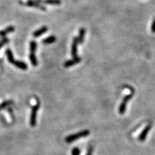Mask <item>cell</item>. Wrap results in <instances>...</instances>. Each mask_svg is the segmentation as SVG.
Segmentation results:
<instances>
[{"mask_svg":"<svg viewBox=\"0 0 155 155\" xmlns=\"http://www.w3.org/2000/svg\"><path fill=\"white\" fill-rule=\"evenodd\" d=\"M37 49V43L35 41H32L30 44L31 52H36Z\"/></svg>","mask_w":155,"mask_h":155,"instance_id":"15","label":"cell"},{"mask_svg":"<svg viewBox=\"0 0 155 155\" xmlns=\"http://www.w3.org/2000/svg\"><path fill=\"white\" fill-rule=\"evenodd\" d=\"M25 5H26V6H28V7H33L38 8V9H41V10H44V11H45V10H46V8L43 6V5H40L39 3L36 2L35 1H31V0H29V1L25 3Z\"/></svg>","mask_w":155,"mask_h":155,"instance_id":"6","label":"cell"},{"mask_svg":"<svg viewBox=\"0 0 155 155\" xmlns=\"http://www.w3.org/2000/svg\"><path fill=\"white\" fill-rule=\"evenodd\" d=\"M10 103V101H5V102L1 104V105H0V109L5 108L7 105H9Z\"/></svg>","mask_w":155,"mask_h":155,"instance_id":"18","label":"cell"},{"mask_svg":"<svg viewBox=\"0 0 155 155\" xmlns=\"http://www.w3.org/2000/svg\"><path fill=\"white\" fill-rule=\"evenodd\" d=\"M72 155H80V150L79 148H74L73 149V150L71 151Z\"/></svg>","mask_w":155,"mask_h":155,"instance_id":"16","label":"cell"},{"mask_svg":"<svg viewBox=\"0 0 155 155\" xmlns=\"http://www.w3.org/2000/svg\"><path fill=\"white\" fill-rule=\"evenodd\" d=\"M85 33H86V31L84 28H82L80 30V33H79V36H78V41L79 44H82L83 42L84 41V38H85Z\"/></svg>","mask_w":155,"mask_h":155,"instance_id":"11","label":"cell"},{"mask_svg":"<svg viewBox=\"0 0 155 155\" xmlns=\"http://www.w3.org/2000/svg\"><path fill=\"white\" fill-rule=\"evenodd\" d=\"M151 31L153 33H155V18L153 19V23H152L151 25Z\"/></svg>","mask_w":155,"mask_h":155,"instance_id":"20","label":"cell"},{"mask_svg":"<svg viewBox=\"0 0 155 155\" xmlns=\"http://www.w3.org/2000/svg\"><path fill=\"white\" fill-rule=\"evenodd\" d=\"M44 2L45 3L48 5H58L61 3V0H44Z\"/></svg>","mask_w":155,"mask_h":155,"instance_id":"14","label":"cell"},{"mask_svg":"<svg viewBox=\"0 0 155 155\" xmlns=\"http://www.w3.org/2000/svg\"><path fill=\"white\" fill-rule=\"evenodd\" d=\"M92 152H93V148L92 146H90L89 149H88L86 155H92Z\"/></svg>","mask_w":155,"mask_h":155,"instance_id":"19","label":"cell"},{"mask_svg":"<svg viewBox=\"0 0 155 155\" xmlns=\"http://www.w3.org/2000/svg\"><path fill=\"white\" fill-rule=\"evenodd\" d=\"M10 63L13 64V65L16 66L18 68H19L20 69H22V70H27V65L24 62L20 61H16L14 59L12 60V61Z\"/></svg>","mask_w":155,"mask_h":155,"instance_id":"8","label":"cell"},{"mask_svg":"<svg viewBox=\"0 0 155 155\" xmlns=\"http://www.w3.org/2000/svg\"><path fill=\"white\" fill-rule=\"evenodd\" d=\"M133 94H134V90H132V92H131V94L125 96V97L124 98V99H123L122 103H121V104H120V105L119 107L118 111H119L120 114H124L125 113V111H126L127 103L129 102V100L132 98V97H133Z\"/></svg>","mask_w":155,"mask_h":155,"instance_id":"2","label":"cell"},{"mask_svg":"<svg viewBox=\"0 0 155 155\" xmlns=\"http://www.w3.org/2000/svg\"><path fill=\"white\" fill-rule=\"evenodd\" d=\"M9 39H7V38H5L3 40H1V41H0V49L2 47L3 45L8 44V43H9Z\"/></svg>","mask_w":155,"mask_h":155,"instance_id":"17","label":"cell"},{"mask_svg":"<svg viewBox=\"0 0 155 155\" xmlns=\"http://www.w3.org/2000/svg\"><path fill=\"white\" fill-rule=\"evenodd\" d=\"M78 44L79 41L78 37L74 38L71 47V54L72 56L74 57V58L78 57Z\"/></svg>","mask_w":155,"mask_h":155,"instance_id":"4","label":"cell"},{"mask_svg":"<svg viewBox=\"0 0 155 155\" xmlns=\"http://www.w3.org/2000/svg\"><path fill=\"white\" fill-rule=\"evenodd\" d=\"M56 40V38L54 36H50L49 37H48V38L43 40V43H44V44H50L54 43Z\"/></svg>","mask_w":155,"mask_h":155,"instance_id":"13","label":"cell"},{"mask_svg":"<svg viewBox=\"0 0 155 155\" xmlns=\"http://www.w3.org/2000/svg\"><path fill=\"white\" fill-rule=\"evenodd\" d=\"M39 107V103H38L36 105L33 107L32 109L31 120H30V125L31 127H35L36 125V118H37V113Z\"/></svg>","mask_w":155,"mask_h":155,"instance_id":"3","label":"cell"},{"mask_svg":"<svg viewBox=\"0 0 155 155\" xmlns=\"http://www.w3.org/2000/svg\"><path fill=\"white\" fill-rule=\"evenodd\" d=\"M90 134V131L89 130H84L82 131H80L76 134L71 135L68 136L67 137L65 138V141L67 143H71L73 141L77 140L78 139L86 137V136H89Z\"/></svg>","mask_w":155,"mask_h":155,"instance_id":"1","label":"cell"},{"mask_svg":"<svg viewBox=\"0 0 155 155\" xmlns=\"http://www.w3.org/2000/svg\"><path fill=\"white\" fill-rule=\"evenodd\" d=\"M29 58H30V60L31 61V63L33 64V65L34 66L38 65V60H37V58L35 56V52H31L30 56H29Z\"/></svg>","mask_w":155,"mask_h":155,"instance_id":"12","label":"cell"},{"mask_svg":"<svg viewBox=\"0 0 155 155\" xmlns=\"http://www.w3.org/2000/svg\"><path fill=\"white\" fill-rule=\"evenodd\" d=\"M14 31V27H13V26L8 27L7 28L4 29V30L0 31V37L6 36L7 34L12 33V32Z\"/></svg>","mask_w":155,"mask_h":155,"instance_id":"10","label":"cell"},{"mask_svg":"<svg viewBox=\"0 0 155 155\" xmlns=\"http://www.w3.org/2000/svg\"><path fill=\"white\" fill-rule=\"evenodd\" d=\"M48 31V28L47 27H42L41 28L39 29L38 30L36 31L34 33H33V36L34 38H38L40 36H41L42 34H44V33H46V32Z\"/></svg>","mask_w":155,"mask_h":155,"instance_id":"9","label":"cell"},{"mask_svg":"<svg viewBox=\"0 0 155 155\" xmlns=\"http://www.w3.org/2000/svg\"><path fill=\"white\" fill-rule=\"evenodd\" d=\"M80 61H81V58L79 57H77V58H74L73 60L66 61L64 63V67L66 68L70 67L71 66H73L74 65H76V64L79 63Z\"/></svg>","mask_w":155,"mask_h":155,"instance_id":"7","label":"cell"},{"mask_svg":"<svg viewBox=\"0 0 155 155\" xmlns=\"http://www.w3.org/2000/svg\"><path fill=\"white\" fill-rule=\"evenodd\" d=\"M151 125H148L144 128V129L142 131V132L141 133V134L138 137V140L140 141H144L145 140L149 132V131L151 129Z\"/></svg>","mask_w":155,"mask_h":155,"instance_id":"5","label":"cell"},{"mask_svg":"<svg viewBox=\"0 0 155 155\" xmlns=\"http://www.w3.org/2000/svg\"><path fill=\"white\" fill-rule=\"evenodd\" d=\"M38 1H41V0H38Z\"/></svg>","mask_w":155,"mask_h":155,"instance_id":"21","label":"cell"}]
</instances>
